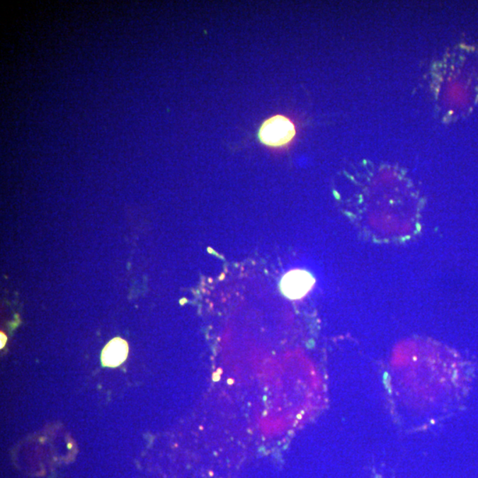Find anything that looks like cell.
<instances>
[{
	"instance_id": "obj_1",
	"label": "cell",
	"mask_w": 478,
	"mask_h": 478,
	"mask_svg": "<svg viewBox=\"0 0 478 478\" xmlns=\"http://www.w3.org/2000/svg\"><path fill=\"white\" fill-rule=\"evenodd\" d=\"M295 134V127L288 118L276 115L262 124L258 136L262 143L266 145L280 147L289 144Z\"/></svg>"
},
{
	"instance_id": "obj_2",
	"label": "cell",
	"mask_w": 478,
	"mask_h": 478,
	"mask_svg": "<svg viewBox=\"0 0 478 478\" xmlns=\"http://www.w3.org/2000/svg\"><path fill=\"white\" fill-rule=\"evenodd\" d=\"M315 283L314 276L309 272L295 269L287 273L281 280L280 288L290 300H300L310 292Z\"/></svg>"
},
{
	"instance_id": "obj_3",
	"label": "cell",
	"mask_w": 478,
	"mask_h": 478,
	"mask_svg": "<svg viewBox=\"0 0 478 478\" xmlns=\"http://www.w3.org/2000/svg\"><path fill=\"white\" fill-rule=\"evenodd\" d=\"M129 353V346L125 340L115 338L111 340L102 351V364L106 367L115 368L124 363Z\"/></svg>"
}]
</instances>
